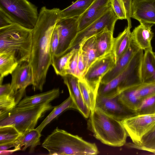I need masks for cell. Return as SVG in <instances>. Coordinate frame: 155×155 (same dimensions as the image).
<instances>
[{"label":"cell","instance_id":"6da1fadb","mask_svg":"<svg viewBox=\"0 0 155 155\" xmlns=\"http://www.w3.org/2000/svg\"><path fill=\"white\" fill-rule=\"evenodd\" d=\"M61 10L42 7L36 23L32 29V45L29 61L33 71L34 91H42L48 71L51 64L50 41L53 30L60 19Z\"/></svg>","mask_w":155,"mask_h":155},{"label":"cell","instance_id":"7a4b0ae2","mask_svg":"<svg viewBox=\"0 0 155 155\" xmlns=\"http://www.w3.org/2000/svg\"><path fill=\"white\" fill-rule=\"evenodd\" d=\"M49 155H91L99 153L95 143L57 127L43 143Z\"/></svg>","mask_w":155,"mask_h":155},{"label":"cell","instance_id":"3957f363","mask_svg":"<svg viewBox=\"0 0 155 155\" xmlns=\"http://www.w3.org/2000/svg\"><path fill=\"white\" fill-rule=\"evenodd\" d=\"M88 128L94 136L103 143L111 146L124 145L127 136L120 121L95 108L91 111Z\"/></svg>","mask_w":155,"mask_h":155},{"label":"cell","instance_id":"277c9868","mask_svg":"<svg viewBox=\"0 0 155 155\" xmlns=\"http://www.w3.org/2000/svg\"><path fill=\"white\" fill-rule=\"evenodd\" d=\"M32 45V30L15 23L0 28V53L14 55L19 64L29 62Z\"/></svg>","mask_w":155,"mask_h":155},{"label":"cell","instance_id":"5b68a950","mask_svg":"<svg viewBox=\"0 0 155 155\" xmlns=\"http://www.w3.org/2000/svg\"><path fill=\"white\" fill-rule=\"evenodd\" d=\"M143 54V50L139 49L122 72L107 83H100L97 95L113 97L128 88L142 83L141 66Z\"/></svg>","mask_w":155,"mask_h":155},{"label":"cell","instance_id":"8992f818","mask_svg":"<svg viewBox=\"0 0 155 155\" xmlns=\"http://www.w3.org/2000/svg\"><path fill=\"white\" fill-rule=\"evenodd\" d=\"M54 107L50 103L26 107L16 106L0 114V127H13L22 134L34 129L38 120Z\"/></svg>","mask_w":155,"mask_h":155},{"label":"cell","instance_id":"52a82bcc","mask_svg":"<svg viewBox=\"0 0 155 155\" xmlns=\"http://www.w3.org/2000/svg\"><path fill=\"white\" fill-rule=\"evenodd\" d=\"M0 10L13 23L31 30L39 15L37 7L28 0H0Z\"/></svg>","mask_w":155,"mask_h":155},{"label":"cell","instance_id":"ba28073f","mask_svg":"<svg viewBox=\"0 0 155 155\" xmlns=\"http://www.w3.org/2000/svg\"><path fill=\"white\" fill-rule=\"evenodd\" d=\"M133 143L138 145L143 137L155 126V114L136 115L120 121Z\"/></svg>","mask_w":155,"mask_h":155},{"label":"cell","instance_id":"9c48e42d","mask_svg":"<svg viewBox=\"0 0 155 155\" xmlns=\"http://www.w3.org/2000/svg\"><path fill=\"white\" fill-rule=\"evenodd\" d=\"M118 20L111 7L100 17L78 33L68 52L78 48L80 44L84 39L97 34L106 27L114 32L115 23Z\"/></svg>","mask_w":155,"mask_h":155},{"label":"cell","instance_id":"30bf717a","mask_svg":"<svg viewBox=\"0 0 155 155\" xmlns=\"http://www.w3.org/2000/svg\"><path fill=\"white\" fill-rule=\"evenodd\" d=\"M116 64L112 52L99 57L90 66L82 78L97 93L102 78Z\"/></svg>","mask_w":155,"mask_h":155},{"label":"cell","instance_id":"8fae6325","mask_svg":"<svg viewBox=\"0 0 155 155\" xmlns=\"http://www.w3.org/2000/svg\"><path fill=\"white\" fill-rule=\"evenodd\" d=\"M78 17L59 19L56 26L59 37L58 46L54 55L61 56L67 53L78 33Z\"/></svg>","mask_w":155,"mask_h":155},{"label":"cell","instance_id":"7c38bea8","mask_svg":"<svg viewBox=\"0 0 155 155\" xmlns=\"http://www.w3.org/2000/svg\"><path fill=\"white\" fill-rule=\"evenodd\" d=\"M95 108L120 121L137 115L135 111L128 108L121 102L118 95L107 97L97 95Z\"/></svg>","mask_w":155,"mask_h":155},{"label":"cell","instance_id":"4fadbf2b","mask_svg":"<svg viewBox=\"0 0 155 155\" xmlns=\"http://www.w3.org/2000/svg\"><path fill=\"white\" fill-rule=\"evenodd\" d=\"M111 7L110 0H94L87 10L78 17V32L100 17Z\"/></svg>","mask_w":155,"mask_h":155},{"label":"cell","instance_id":"5bb4252c","mask_svg":"<svg viewBox=\"0 0 155 155\" xmlns=\"http://www.w3.org/2000/svg\"><path fill=\"white\" fill-rule=\"evenodd\" d=\"M131 17L140 23L155 24V0H132Z\"/></svg>","mask_w":155,"mask_h":155},{"label":"cell","instance_id":"9a60e30c","mask_svg":"<svg viewBox=\"0 0 155 155\" xmlns=\"http://www.w3.org/2000/svg\"><path fill=\"white\" fill-rule=\"evenodd\" d=\"M62 77L64 84L67 87L70 96L73 101L76 109L85 117L88 118L91 110L87 107L83 99L79 86V79L76 76L69 74Z\"/></svg>","mask_w":155,"mask_h":155},{"label":"cell","instance_id":"2e32d148","mask_svg":"<svg viewBox=\"0 0 155 155\" xmlns=\"http://www.w3.org/2000/svg\"><path fill=\"white\" fill-rule=\"evenodd\" d=\"M12 88L15 91L25 90L29 85H32L34 75L32 67L29 62L19 64L11 74Z\"/></svg>","mask_w":155,"mask_h":155},{"label":"cell","instance_id":"e0dca14e","mask_svg":"<svg viewBox=\"0 0 155 155\" xmlns=\"http://www.w3.org/2000/svg\"><path fill=\"white\" fill-rule=\"evenodd\" d=\"M139 49L131 40L128 49L119 58L115 65L104 76L101 83H107L122 72L127 66Z\"/></svg>","mask_w":155,"mask_h":155},{"label":"cell","instance_id":"ac0fdd59","mask_svg":"<svg viewBox=\"0 0 155 155\" xmlns=\"http://www.w3.org/2000/svg\"><path fill=\"white\" fill-rule=\"evenodd\" d=\"M140 23L131 32L132 41L140 49H152L151 41L153 34L151 27L153 24Z\"/></svg>","mask_w":155,"mask_h":155},{"label":"cell","instance_id":"d6986e66","mask_svg":"<svg viewBox=\"0 0 155 155\" xmlns=\"http://www.w3.org/2000/svg\"><path fill=\"white\" fill-rule=\"evenodd\" d=\"M79 48L83 56L85 74L90 66L99 58L96 48L95 35L84 39L80 44Z\"/></svg>","mask_w":155,"mask_h":155},{"label":"cell","instance_id":"ffe728a7","mask_svg":"<svg viewBox=\"0 0 155 155\" xmlns=\"http://www.w3.org/2000/svg\"><path fill=\"white\" fill-rule=\"evenodd\" d=\"M40 133L36 128L26 131L15 141V148L22 151H25L28 147L30 148V152H32L35 148L40 144Z\"/></svg>","mask_w":155,"mask_h":155},{"label":"cell","instance_id":"44dd1931","mask_svg":"<svg viewBox=\"0 0 155 155\" xmlns=\"http://www.w3.org/2000/svg\"><path fill=\"white\" fill-rule=\"evenodd\" d=\"M113 32L106 27L95 35L96 48L99 57L112 52L114 40Z\"/></svg>","mask_w":155,"mask_h":155},{"label":"cell","instance_id":"7402d4cb","mask_svg":"<svg viewBox=\"0 0 155 155\" xmlns=\"http://www.w3.org/2000/svg\"><path fill=\"white\" fill-rule=\"evenodd\" d=\"M59 88L51 90L39 94L25 97L21 100L16 106L26 107L45 103H50L58 97L60 94Z\"/></svg>","mask_w":155,"mask_h":155},{"label":"cell","instance_id":"603a6c76","mask_svg":"<svg viewBox=\"0 0 155 155\" xmlns=\"http://www.w3.org/2000/svg\"><path fill=\"white\" fill-rule=\"evenodd\" d=\"M131 28L127 26L116 38H114L112 53L116 63L121 56L127 51L131 43Z\"/></svg>","mask_w":155,"mask_h":155},{"label":"cell","instance_id":"cb8c5ba5","mask_svg":"<svg viewBox=\"0 0 155 155\" xmlns=\"http://www.w3.org/2000/svg\"><path fill=\"white\" fill-rule=\"evenodd\" d=\"M94 0H77L65 9L61 10L60 19L78 17L88 8Z\"/></svg>","mask_w":155,"mask_h":155},{"label":"cell","instance_id":"d4e9b609","mask_svg":"<svg viewBox=\"0 0 155 155\" xmlns=\"http://www.w3.org/2000/svg\"><path fill=\"white\" fill-rule=\"evenodd\" d=\"M155 74V54L152 49L144 51L141 66L142 83H145Z\"/></svg>","mask_w":155,"mask_h":155},{"label":"cell","instance_id":"484cf974","mask_svg":"<svg viewBox=\"0 0 155 155\" xmlns=\"http://www.w3.org/2000/svg\"><path fill=\"white\" fill-rule=\"evenodd\" d=\"M138 85L128 88L118 95L121 102L128 108L135 112L142 101L138 95Z\"/></svg>","mask_w":155,"mask_h":155},{"label":"cell","instance_id":"4316f807","mask_svg":"<svg viewBox=\"0 0 155 155\" xmlns=\"http://www.w3.org/2000/svg\"><path fill=\"white\" fill-rule=\"evenodd\" d=\"M19 64L12 54L0 53V85L2 84L4 78L11 74Z\"/></svg>","mask_w":155,"mask_h":155},{"label":"cell","instance_id":"83f0119b","mask_svg":"<svg viewBox=\"0 0 155 155\" xmlns=\"http://www.w3.org/2000/svg\"><path fill=\"white\" fill-rule=\"evenodd\" d=\"M76 49L59 56L54 55L51 57V65L56 74L63 77L67 74L70 60Z\"/></svg>","mask_w":155,"mask_h":155},{"label":"cell","instance_id":"f1b7e54d","mask_svg":"<svg viewBox=\"0 0 155 155\" xmlns=\"http://www.w3.org/2000/svg\"><path fill=\"white\" fill-rule=\"evenodd\" d=\"M25 91L21 89L13 94L0 95V114L15 107L21 101Z\"/></svg>","mask_w":155,"mask_h":155},{"label":"cell","instance_id":"f546056e","mask_svg":"<svg viewBox=\"0 0 155 155\" xmlns=\"http://www.w3.org/2000/svg\"><path fill=\"white\" fill-rule=\"evenodd\" d=\"M71 108L76 109L73 101L69 96L61 104L54 107L52 111L36 129L41 133L45 127L54 119L65 110Z\"/></svg>","mask_w":155,"mask_h":155},{"label":"cell","instance_id":"4dcf8cb0","mask_svg":"<svg viewBox=\"0 0 155 155\" xmlns=\"http://www.w3.org/2000/svg\"><path fill=\"white\" fill-rule=\"evenodd\" d=\"M78 83L84 102L91 111L95 108L97 92L89 86L83 78L79 79Z\"/></svg>","mask_w":155,"mask_h":155},{"label":"cell","instance_id":"1f68e13d","mask_svg":"<svg viewBox=\"0 0 155 155\" xmlns=\"http://www.w3.org/2000/svg\"><path fill=\"white\" fill-rule=\"evenodd\" d=\"M133 147L155 153V126L142 138L138 145L134 144Z\"/></svg>","mask_w":155,"mask_h":155},{"label":"cell","instance_id":"d6a6232c","mask_svg":"<svg viewBox=\"0 0 155 155\" xmlns=\"http://www.w3.org/2000/svg\"><path fill=\"white\" fill-rule=\"evenodd\" d=\"M21 134L13 127H0V144L15 141Z\"/></svg>","mask_w":155,"mask_h":155},{"label":"cell","instance_id":"836d02e7","mask_svg":"<svg viewBox=\"0 0 155 155\" xmlns=\"http://www.w3.org/2000/svg\"><path fill=\"white\" fill-rule=\"evenodd\" d=\"M135 112L137 115L155 114V94L143 99Z\"/></svg>","mask_w":155,"mask_h":155},{"label":"cell","instance_id":"e575fe53","mask_svg":"<svg viewBox=\"0 0 155 155\" xmlns=\"http://www.w3.org/2000/svg\"><path fill=\"white\" fill-rule=\"evenodd\" d=\"M137 93L140 98H144L155 94V83H142L138 86Z\"/></svg>","mask_w":155,"mask_h":155},{"label":"cell","instance_id":"d590c367","mask_svg":"<svg viewBox=\"0 0 155 155\" xmlns=\"http://www.w3.org/2000/svg\"><path fill=\"white\" fill-rule=\"evenodd\" d=\"M112 8L118 20L127 18L126 11L122 0H110Z\"/></svg>","mask_w":155,"mask_h":155},{"label":"cell","instance_id":"8d00e7d4","mask_svg":"<svg viewBox=\"0 0 155 155\" xmlns=\"http://www.w3.org/2000/svg\"><path fill=\"white\" fill-rule=\"evenodd\" d=\"M79 48L76 49L70 60L67 71V74H71L77 77Z\"/></svg>","mask_w":155,"mask_h":155},{"label":"cell","instance_id":"74e56055","mask_svg":"<svg viewBox=\"0 0 155 155\" xmlns=\"http://www.w3.org/2000/svg\"><path fill=\"white\" fill-rule=\"evenodd\" d=\"M59 43V37L56 26L52 33L50 41V50L51 57L54 55Z\"/></svg>","mask_w":155,"mask_h":155},{"label":"cell","instance_id":"f35d334b","mask_svg":"<svg viewBox=\"0 0 155 155\" xmlns=\"http://www.w3.org/2000/svg\"><path fill=\"white\" fill-rule=\"evenodd\" d=\"M85 71V67L84 59L81 50L79 48V54L78 60L77 77L79 79L82 78Z\"/></svg>","mask_w":155,"mask_h":155},{"label":"cell","instance_id":"ab89813d","mask_svg":"<svg viewBox=\"0 0 155 155\" xmlns=\"http://www.w3.org/2000/svg\"><path fill=\"white\" fill-rule=\"evenodd\" d=\"M124 4L126 13V19L128 22L127 26L132 27L131 20V9L132 0H122Z\"/></svg>","mask_w":155,"mask_h":155},{"label":"cell","instance_id":"60d3db41","mask_svg":"<svg viewBox=\"0 0 155 155\" xmlns=\"http://www.w3.org/2000/svg\"><path fill=\"white\" fill-rule=\"evenodd\" d=\"M13 24L11 20L3 12L0 10V28Z\"/></svg>","mask_w":155,"mask_h":155},{"label":"cell","instance_id":"b9f144b4","mask_svg":"<svg viewBox=\"0 0 155 155\" xmlns=\"http://www.w3.org/2000/svg\"><path fill=\"white\" fill-rule=\"evenodd\" d=\"M15 141L2 144H0V151L8 150L12 147H15Z\"/></svg>","mask_w":155,"mask_h":155},{"label":"cell","instance_id":"7bdbcfd3","mask_svg":"<svg viewBox=\"0 0 155 155\" xmlns=\"http://www.w3.org/2000/svg\"><path fill=\"white\" fill-rule=\"evenodd\" d=\"M19 150L18 149L14 148V149H12V150H5L4 151H0V155L2 154H10L11 153H12L14 152L17 151L18 150Z\"/></svg>","mask_w":155,"mask_h":155},{"label":"cell","instance_id":"ee69618b","mask_svg":"<svg viewBox=\"0 0 155 155\" xmlns=\"http://www.w3.org/2000/svg\"><path fill=\"white\" fill-rule=\"evenodd\" d=\"M154 53H155V52Z\"/></svg>","mask_w":155,"mask_h":155}]
</instances>
